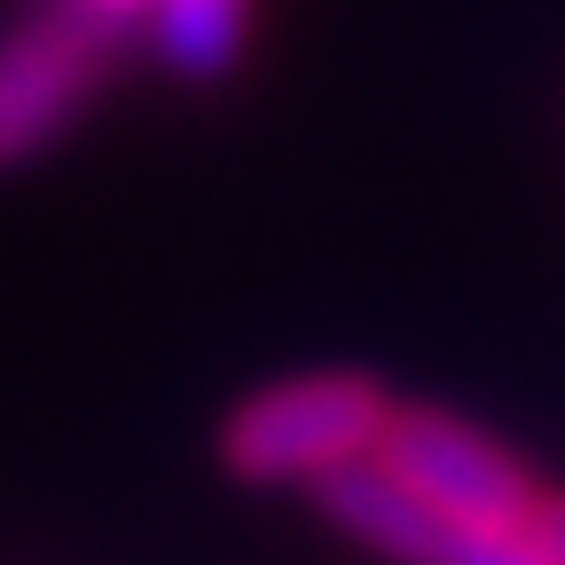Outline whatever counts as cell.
<instances>
[{
    "instance_id": "52a82bcc",
    "label": "cell",
    "mask_w": 565,
    "mask_h": 565,
    "mask_svg": "<svg viewBox=\"0 0 565 565\" xmlns=\"http://www.w3.org/2000/svg\"><path fill=\"white\" fill-rule=\"evenodd\" d=\"M87 9H103V17H134V9H158V0H87Z\"/></svg>"
},
{
    "instance_id": "7a4b0ae2",
    "label": "cell",
    "mask_w": 565,
    "mask_h": 565,
    "mask_svg": "<svg viewBox=\"0 0 565 565\" xmlns=\"http://www.w3.org/2000/svg\"><path fill=\"white\" fill-rule=\"evenodd\" d=\"M118 55H126V17H103L87 0H47L0 32V173L55 150L110 87Z\"/></svg>"
},
{
    "instance_id": "8992f818",
    "label": "cell",
    "mask_w": 565,
    "mask_h": 565,
    "mask_svg": "<svg viewBox=\"0 0 565 565\" xmlns=\"http://www.w3.org/2000/svg\"><path fill=\"white\" fill-rule=\"evenodd\" d=\"M526 534H534V550H542L550 565H565V494H542L534 519H526Z\"/></svg>"
},
{
    "instance_id": "277c9868",
    "label": "cell",
    "mask_w": 565,
    "mask_h": 565,
    "mask_svg": "<svg viewBox=\"0 0 565 565\" xmlns=\"http://www.w3.org/2000/svg\"><path fill=\"white\" fill-rule=\"evenodd\" d=\"M150 55L189 87L228 79L244 55V0H158L150 9Z\"/></svg>"
},
{
    "instance_id": "3957f363",
    "label": "cell",
    "mask_w": 565,
    "mask_h": 565,
    "mask_svg": "<svg viewBox=\"0 0 565 565\" xmlns=\"http://www.w3.org/2000/svg\"><path fill=\"white\" fill-rule=\"evenodd\" d=\"M393 487H408L424 511H440L456 526H494V534H526L542 487L526 479L519 456H503L479 424L448 416V408H393L377 456H370Z\"/></svg>"
},
{
    "instance_id": "5b68a950",
    "label": "cell",
    "mask_w": 565,
    "mask_h": 565,
    "mask_svg": "<svg viewBox=\"0 0 565 565\" xmlns=\"http://www.w3.org/2000/svg\"><path fill=\"white\" fill-rule=\"evenodd\" d=\"M424 565H550V557L534 550V534H494V526H456V519H440Z\"/></svg>"
},
{
    "instance_id": "6da1fadb",
    "label": "cell",
    "mask_w": 565,
    "mask_h": 565,
    "mask_svg": "<svg viewBox=\"0 0 565 565\" xmlns=\"http://www.w3.org/2000/svg\"><path fill=\"white\" fill-rule=\"evenodd\" d=\"M385 385L370 370H315V377H282L252 401L228 408L221 424V463L244 487H315L338 463L377 456L385 433Z\"/></svg>"
}]
</instances>
